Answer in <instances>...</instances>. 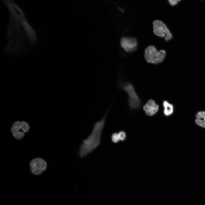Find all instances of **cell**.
<instances>
[{"mask_svg": "<svg viewBox=\"0 0 205 205\" xmlns=\"http://www.w3.org/2000/svg\"><path fill=\"white\" fill-rule=\"evenodd\" d=\"M108 112V111L100 120L95 123L90 135L83 141L79 152V154L81 157L87 156L100 144L102 133Z\"/></svg>", "mask_w": 205, "mask_h": 205, "instance_id": "cell-1", "label": "cell"}, {"mask_svg": "<svg viewBox=\"0 0 205 205\" xmlns=\"http://www.w3.org/2000/svg\"><path fill=\"white\" fill-rule=\"evenodd\" d=\"M166 56V52L163 50L158 51L153 45L147 47L144 52V57L149 63L157 64L161 63Z\"/></svg>", "mask_w": 205, "mask_h": 205, "instance_id": "cell-2", "label": "cell"}, {"mask_svg": "<svg viewBox=\"0 0 205 205\" xmlns=\"http://www.w3.org/2000/svg\"><path fill=\"white\" fill-rule=\"evenodd\" d=\"M122 87L128 95V102L130 108L132 109L138 108L140 106L141 102L133 85L128 83L124 84Z\"/></svg>", "mask_w": 205, "mask_h": 205, "instance_id": "cell-3", "label": "cell"}, {"mask_svg": "<svg viewBox=\"0 0 205 205\" xmlns=\"http://www.w3.org/2000/svg\"><path fill=\"white\" fill-rule=\"evenodd\" d=\"M153 32L157 36L164 38L166 41L171 40L173 35L166 25L162 21L156 20L153 22Z\"/></svg>", "mask_w": 205, "mask_h": 205, "instance_id": "cell-4", "label": "cell"}, {"mask_svg": "<svg viewBox=\"0 0 205 205\" xmlns=\"http://www.w3.org/2000/svg\"><path fill=\"white\" fill-rule=\"evenodd\" d=\"M30 165L32 173L36 175L41 174L46 170L47 167L46 161L40 158L32 159L30 162Z\"/></svg>", "mask_w": 205, "mask_h": 205, "instance_id": "cell-5", "label": "cell"}, {"mask_svg": "<svg viewBox=\"0 0 205 205\" xmlns=\"http://www.w3.org/2000/svg\"><path fill=\"white\" fill-rule=\"evenodd\" d=\"M120 44L126 52H131L136 49L137 42L134 37H124L121 39Z\"/></svg>", "mask_w": 205, "mask_h": 205, "instance_id": "cell-6", "label": "cell"}, {"mask_svg": "<svg viewBox=\"0 0 205 205\" xmlns=\"http://www.w3.org/2000/svg\"><path fill=\"white\" fill-rule=\"evenodd\" d=\"M145 114L149 116H152L156 114L159 110V106L153 99L147 101L143 107Z\"/></svg>", "mask_w": 205, "mask_h": 205, "instance_id": "cell-7", "label": "cell"}, {"mask_svg": "<svg viewBox=\"0 0 205 205\" xmlns=\"http://www.w3.org/2000/svg\"><path fill=\"white\" fill-rule=\"evenodd\" d=\"M11 130L13 136L17 139H21L25 134L20 121H17L14 122L11 126Z\"/></svg>", "mask_w": 205, "mask_h": 205, "instance_id": "cell-8", "label": "cell"}, {"mask_svg": "<svg viewBox=\"0 0 205 205\" xmlns=\"http://www.w3.org/2000/svg\"><path fill=\"white\" fill-rule=\"evenodd\" d=\"M195 122L199 126L205 128V112H198L196 115Z\"/></svg>", "mask_w": 205, "mask_h": 205, "instance_id": "cell-9", "label": "cell"}, {"mask_svg": "<svg viewBox=\"0 0 205 205\" xmlns=\"http://www.w3.org/2000/svg\"><path fill=\"white\" fill-rule=\"evenodd\" d=\"M163 104L164 108L163 113L165 116H169L173 113V107L172 104L165 100L163 101Z\"/></svg>", "mask_w": 205, "mask_h": 205, "instance_id": "cell-10", "label": "cell"}, {"mask_svg": "<svg viewBox=\"0 0 205 205\" xmlns=\"http://www.w3.org/2000/svg\"><path fill=\"white\" fill-rule=\"evenodd\" d=\"M22 129L25 133L28 132L30 129V126L28 124L24 121H22Z\"/></svg>", "mask_w": 205, "mask_h": 205, "instance_id": "cell-11", "label": "cell"}, {"mask_svg": "<svg viewBox=\"0 0 205 205\" xmlns=\"http://www.w3.org/2000/svg\"><path fill=\"white\" fill-rule=\"evenodd\" d=\"M111 140L114 143H118L120 140L118 134L114 133L111 136Z\"/></svg>", "mask_w": 205, "mask_h": 205, "instance_id": "cell-12", "label": "cell"}, {"mask_svg": "<svg viewBox=\"0 0 205 205\" xmlns=\"http://www.w3.org/2000/svg\"><path fill=\"white\" fill-rule=\"evenodd\" d=\"M118 134L120 140L124 141L125 140L126 137V134L124 132L122 131H120L118 133Z\"/></svg>", "mask_w": 205, "mask_h": 205, "instance_id": "cell-13", "label": "cell"}, {"mask_svg": "<svg viewBox=\"0 0 205 205\" xmlns=\"http://www.w3.org/2000/svg\"><path fill=\"white\" fill-rule=\"evenodd\" d=\"M181 0H168L169 4L172 6H174L177 5Z\"/></svg>", "mask_w": 205, "mask_h": 205, "instance_id": "cell-14", "label": "cell"}]
</instances>
